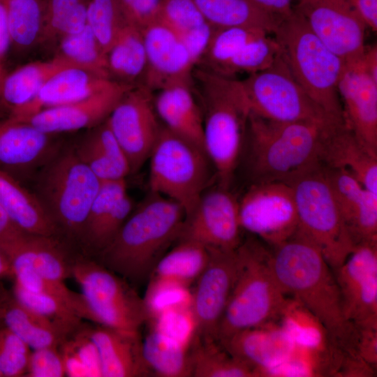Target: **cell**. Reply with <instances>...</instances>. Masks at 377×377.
<instances>
[{
  "mask_svg": "<svg viewBox=\"0 0 377 377\" xmlns=\"http://www.w3.org/2000/svg\"><path fill=\"white\" fill-rule=\"evenodd\" d=\"M271 265L283 292L316 317L326 332L327 342L349 348L353 324L344 316L334 272L318 246L297 228L272 246Z\"/></svg>",
  "mask_w": 377,
  "mask_h": 377,
  "instance_id": "6da1fadb",
  "label": "cell"
},
{
  "mask_svg": "<svg viewBox=\"0 0 377 377\" xmlns=\"http://www.w3.org/2000/svg\"><path fill=\"white\" fill-rule=\"evenodd\" d=\"M185 216L178 203L149 192L99 252V263L134 287L147 282L159 260L178 241Z\"/></svg>",
  "mask_w": 377,
  "mask_h": 377,
  "instance_id": "7a4b0ae2",
  "label": "cell"
},
{
  "mask_svg": "<svg viewBox=\"0 0 377 377\" xmlns=\"http://www.w3.org/2000/svg\"><path fill=\"white\" fill-rule=\"evenodd\" d=\"M191 82L203 119V145L218 185L230 188L251 110L241 80L195 66Z\"/></svg>",
  "mask_w": 377,
  "mask_h": 377,
  "instance_id": "3957f363",
  "label": "cell"
},
{
  "mask_svg": "<svg viewBox=\"0 0 377 377\" xmlns=\"http://www.w3.org/2000/svg\"><path fill=\"white\" fill-rule=\"evenodd\" d=\"M330 124L276 121L251 112L242 148L251 184L288 182L319 163L322 136Z\"/></svg>",
  "mask_w": 377,
  "mask_h": 377,
  "instance_id": "277c9868",
  "label": "cell"
},
{
  "mask_svg": "<svg viewBox=\"0 0 377 377\" xmlns=\"http://www.w3.org/2000/svg\"><path fill=\"white\" fill-rule=\"evenodd\" d=\"M239 267L221 318L218 341L242 330L279 321L289 297L280 287L271 265V250L257 237L238 247Z\"/></svg>",
  "mask_w": 377,
  "mask_h": 377,
  "instance_id": "5b68a950",
  "label": "cell"
},
{
  "mask_svg": "<svg viewBox=\"0 0 377 377\" xmlns=\"http://www.w3.org/2000/svg\"><path fill=\"white\" fill-rule=\"evenodd\" d=\"M293 76L333 121L345 123L338 92L346 62L331 51L293 8L274 32Z\"/></svg>",
  "mask_w": 377,
  "mask_h": 377,
  "instance_id": "8992f818",
  "label": "cell"
},
{
  "mask_svg": "<svg viewBox=\"0 0 377 377\" xmlns=\"http://www.w3.org/2000/svg\"><path fill=\"white\" fill-rule=\"evenodd\" d=\"M101 182L73 147L57 151L42 167L35 195L59 230L82 240Z\"/></svg>",
  "mask_w": 377,
  "mask_h": 377,
  "instance_id": "52a82bcc",
  "label": "cell"
},
{
  "mask_svg": "<svg viewBox=\"0 0 377 377\" xmlns=\"http://www.w3.org/2000/svg\"><path fill=\"white\" fill-rule=\"evenodd\" d=\"M71 274L82 290L77 309L81 319L124 332L140 333L148 316L143 298L133 285L90 260L73 262Z\"/></svg>",
  "mask_w": 377,
  "mask_h": 377,
  "instance_id": "ba28073f",
  "label": "cell"
},
{
  "mask_svg": "<svg viewBox=\"0 0 377 377\" xmlns=\"http://www.w3.org/2000/svg\"><path fill=\"white\" fill-rule=\"evenodd\" d=\"M288 183L292 188L298 228L320 249L334 271L355 246L320 163L299 173Z\"/></svg>",
  "mask_w": 377,
  "mask_h": 377,
  "instance_id": "9c48e42d",
  "label": "cell"
},
{
  "mask_svg": "<svg viewBox=\"0 0 377 377\" xmlns=\"http://www.w3.org/2000/svg\"><path fill=\"white\" fill-rule=\"evenodd\" d=\"M148 160L150 192L171 199L189 214L212 178L214 167L205 151L162 124Z\"/></svg>",
  "mask_w": 377,
  "mask_h": 377,
  "instance_id": "30bf717a",
  "label": "cell"
},
{
  "mask_svg": "<svg viewBox=\"0 0 377 377\" xmlns=\"http://www.w3.org/2000/svg\"><path fill=\"white\" fill-rule=\"evenodd\" d=\"M241 82L254 114L282 122L340 124L330 118L297 83L281 53L269 67Z\"/></svg>",
  "mask_w": 377,
  "mask_h": 377,
  "instance_id": "8fae6325",
  "label": "cell"
},
{
  "mask_svg": "<svg viewBox=\"0 0 377 377\" xmlns=\"http://www.w3.org/2000/svg\"><path fill=\"white\" fill-rule=\"evenodd\" d=\"M239 216L242 230L272 246L298 228L293 192L283 182L251 184L239 200Z\"/></svg>",
  "mask_w": 377,
  "mask_h": 377,
  "instance_id": "7c38bea8",
  "label": "cell"
},
{
  "mask_svg": "<svg viewBox=\"0 0 377 377\" xmlns=\"http://www.w3.org/2000/svg\"><path fill=\"white\" fill-rule=\"evenodd\" d=\"M293 8L346 64L361 59L367 26L353 0H296Z\"/></svg>",
  "mask_w": 377,
  "mask_h": 377,
  "instance_id": "4fadbf2b",
  "label": "cell"
},
{
  "mask_svg": "<svg viewBox=\"0 0 377 377\" xmlns=\"http://www.w3.org/2000/svg\"><path fill=\"white\" fill-rule=\"evenodd\" d=\"M128 160L131 172L148 160L162 124L157 115L154 91L138 85L121 98L106 119Z\"/></svg>",
  "mask_w": 377,
  "mask_h": 377,
  "instance_id": "5bb4252c",
  "label": "cell"
},
{
  "mask_svg": "<svg viewBox=\"0 0 377 377\" xmlns=\"http://www.w3.org/2000/svg\"><path fill=\"white\" fill-rule=\"evenodd\" d=\"M208 263L191 289L198 337L218 341L219 325L227 306L239 267L238 248L207 247Z\"/></svg>",
  "mask_w": 377,
  "mask_h": 377,
  "instance_id": "9a60e30c",
  "label": "cell"
},
{
  "mask_svg": "<svg viewBox=\"0 0 377 377\" xmlns=\"http://www.w3.org/2000/svg\"><path fill=\"white\" fill-rule=\"evenodd\" d=\"M242 230L239 200L230 188L218 185L206 190L193 209L185 216L178 241L189 240L209 248L233 250L242 242Z\"/></svg>",
  "mask_w": 377,
  "mask_h": 377,
  "instance_id": "2e32d148",
  "label": "cell"
},
{
  "mask_svg": "<svg viewBox=\"0 0 377 377\" xmlns=\"http://www.w3.org/2000/svg\"><path fill=\"white\" fill-rule=\"evenodd\" d=\"M333 272L346 320L377 325V242L356 245Z\"/></svg>",
  "mask_w": 377,
  "mask_h": 377,
  "instance_id": "e0dca14e",
  "label": "cell"
},
{
  "mask_svg": "<svg viewBox=\"0 0 377 377\" xmlns=\"http://www.w3.org/2000/svg\"><path fill=\"white\" fill-rule=\"evenodd\" d=\"M133 87L111 80L85 98L42 110L18 121L51 135L94 128L108 119L121 98Z\"/></svg>",
  "mask_w": 377,
  "mask_h": 377,
  "instance_id": "ac0fdd59",
  "label": "cell"
},
{
  "mask_svg": "<svg viewBox=\"0 0 377 377\" xmlns=\"http://www.w3.org/2000/svg\"><path fill=\"white\" fill-rule=\"evenodd\" d=\"M338 92L345 124L377 156V82L364 71L360 59L346 64Z\"/></svg>",
  "mask_w": 377,
  "mask_h": 377,
  "instance_id": "d6986e66",
  "label": "cell"
},
{
  "mask_svg": "<svg viewBox=\"0 0 377 377\" xmlns=\"http://www.w3.org/2000/svg\"><path fill=\"white\" fill-rule=\"evenodd\" d=\"M147 65L141 85L156 91L179 80L191 77L195 62L182 40L158 20L142 29Z\"/></svg>",
  "mask_w": 377,
  "mask_h": 377,
  "instance_id": "ffe728a7",
  "label": "cell"
},
{
  "mask_svg": "<svg viewBox=\"0 0 377 377\" xmlns=\"http://www.w3.org/2000/svg\"><path fill=\"white\" fill-rule=\"evenodd\" d=\"M233 357L260 377L262 371L288 360L297 346L279 321L239 331L218 341Z\"/></svg>",
  "mask_w": 377,
  "mask_h": 377,
  "instance_id": "44dd1931",
  "label": "cell"
},
{
  "mask_svg": "<svg viewBox=\"0 0 377 377\" xmlns=\"http://www.w3.org/2000/svg\"><path fill=\"white\" fill-rule=\"evenodd\" d=\"M324 168L355 246L377 242V193L344 169Z\"/></svg>",
  "mask_w": 377,
  "mask_h": 377,
  "instance_id": "7402d4cb",
  "label": "cell"
},
{
  "mask_svg": "<svg viewBox=\"0 0 377 377\" xmlns=\"http://www.w3.org/2000/svg\"><path fill=\"white\" fill-rule=\"evenodd\" d=\"M319 161L325 168L347 170L364 188L377 193V156L366 149L345 123L325 129Z\"/></svg>",
  "mask_w": 377,
  "mask_h": 377,
  "instance_id": "603a6c76",
  "label": "cell"
},
{
  "mask_svg": "<svg viewBox=\"0 0 377 377\" xmlns=\"http://www.w3.org/2000/svg\"><path fill=\"white\" fill-rule=\"evenodd\" d=\"M154 102L166 128L204 149L202 114L191 77L174 81L154 91Z\"/></svg>",
  "mask_w": 377,
  "mask_h": 377,
  "instance_id": "cb8c5ba5",
  "label": "cell"
},
{
  "mask_svg": "<svg viewBox=\"0 0 377 377\" xmlns=\"http://www.w3.org/2000/svg\"><path fill=\"white\" fill-rule=\"evenodd\" d=\"M52 136L27 122L0 121V165L25 171L43 167L58 151Z\"/></svg>",
  "mask_w": 377,
  "mask_h": 377,
  "instance_id": "d4e9b609",
  "label": "cell"
},
{
  "mask_svg": "<svg viewBox=\"0 0 377 377\" xmlns=\"http://www.w3.org/2000/svg\"><path fill=\"white\" fill-rule=\"evenodd\" d=\"M86 332L98 350L102 377L152 376L142 356L140 333L98 325Z\"/></svg>",
  "mask_w": 377,
  "mask_h": 377,
  "instance_id": "484cf974",
  "label": "cell"
},
{
  "mask_svg": "<svg viewBox=\"0 0 377 377\" xmlns=\"http://www.w3.org/2000/svg\"><path fill=\"white\" fill-rule=\"evenodd\" d=\"M111 80L80 68H64L51 77L29 103L10 112L8 118L20 121L42 110L82 100Z\"/></svg>",
  "mask_w": 377,
  "mask_h": 377,
  "instance_id": "4316f807",
  "label": "cell"
},
{
  "mask_svg": "<svg viewBox=\"0 0 377 377\" xmlns=\"http://www.w3.org/2000/svg\"><path fill=\"white\" fill-rule=\"evenodd\" d=\"M3 250L11 260L13 272L26 269L63 282L71 276L72 263L68 261L54 237L24 233Z\"/></svg>",
  "mask_w": 377,
  "mask_h": 377,
  "instance_id": "83f0119b",
  "label": "cell"
},
{
  "mask_svg": "<svg viewBox=\"0 0 377 377\" xmlns=\"http://www.w3.org/2000/svg\"><path fill=\"white\" fill-rule=\"evenodd\" d=\"M0 205L24 232L54 237L59 230L35 194L0 169Z\"/></svg>",
  "mask_w": 377,
  "mask_h": 377,
  "instance_id": "f1b7e54d",
  "label": "cell"
},
{
  "mask_svg": "<svg viewBox=\"0 0 377 377\" xmlns=\"http://www.w3.org/2000/svg\"><path fill=\"white\" fill-rule=\"evenodd\" d=\"M3 325L33 350L59 347L73 332L19 303L8 295L1 305Z\"/></svg>",
  "mask_w": 377,
  "mask_h": 377,
  "instance_id": "f546056e",
  "label": "cell"
},
{
  "mask_svg": "<svg viewBox=\"0 0 377 377\" xmlns=\"http://www.w3.org/2000/svg\"><path fill=\"white\" fill-rule=\"evenodd\" d=\"M158 20L178 36L196 65L216 29L193 0H161Z\"/></svg>",
  "mask_w": 377,
  "mask_h": 377,
  "instance_id": "4dcf8cb0",
  "label": "cell"
},
{
  "mask_svg": "<svg viewBox=\"0 0 377 377\" xmlns=\"http://www.w3.org/2000/svg\"><path fill=\"white\" fill-rule=\"evenodd\" d=\"M68 67L75 66L54 56L7 72L0 87V101L14 112L29 103L51 77Z\"/></svg>",
  "mask_w": 377,
  "mask_h": 377,
  "instance_id": "1f68e13d",
  "label": "cell"
},
{
  "mask_svg": "<svg viewBox=\"0 0 377 377\" xmlns=\"http://www.w3.org/2000/svg\"><path fill=\"white\" fill-rule=\"evenodd\" d=\"M106 59L110 80L131 86L141 85L147 65L142 30L126 25L106 52Z\"/></svg>",
  "mask_w": 377,
  "mask_h": 377,
  "instance_id": "d6a6232c",
  "label": "cell"
},
{
  "mask_svg": "<svg viewBox=\"0 0 377 377\" xmlns=\"http://www.w3.org/2000/svg\"><path fill=\"white\" fill-rule=\"evenodd\" d=\"M214 29L256 27L274 34L279 22L251 0H193Z\"/></svg>",
  "mask_w": 377,
  "mask_h": 377,
  "instance_id": "836d02e7",
  "label": "cell"
},
{
  "mask_svg": "<svg viewBox=\"0 0 377 377\" xmlns=\"http://www.w3.org/2000/svg\"><path fill=\"white\" fill-rule=\"evenodd\" d=\"M209 258L207 246L193 241H178L159 260L149 280H170L191 287L205 268Z\"/></svg>",
  "mask_w": 377,
  "mask_h": 377,
  "instance_id": "e575fe53",
  "label": "cell"
},
{
  "mask_svg": "<svg viewBox=\"0 0 377 377\" xmlns=\"http://www.w3.org/2000/svg\"><path fill=\"white\" fill-rule=\"evenodd\" d=\"M189 347L151 330L142 340V353L152 376L191 377Z\"/></svg>",
  "mask_w": 377,
  "mask_h": 377,
  "instance_id": "d590c367",
  "label": "cell"
},
{
  "mask_svg": "<svg viewBox=\"0 0 377 377\" xmlns=\"http://www.w3.org/2000/svg\"><path fill=\"white\" fill-rule=\"evenodd\" d=\"M189 350L193 377H256L251 367L230 355L216 340L195 334Z\"/></svg>",
  "mask_w": 377,
  "mask_h": 377,
  "instance_id": "8d00e7d4",
  "label": "cell"
},
{
  "mask_svg": "<svg viewBox=\"0 0 377 377\" xmlns=\"http://www.w3.org/2000/svg\"><path fill=\"white\" fill-rule=\"evenodd\" d=\"M265 34L269 33L256 27L216 29L195 66L223 75L228 63L245 45Z\"/></svg>",
  "mask_w": 377,
  "mask_h": 377,
  "instance_id": "74e56055",
  "label": "cell"
},
{
  "mask_svg": "<svg viewBox=\"0 0 377 377\" xmlns=\"http://www.w3.org/2000/svg\"><path fill=\"white\" fill-rule=\"evenodd\" d=\"M87 24V0H44L39 42L60 40Z\"/></svg>",
  "mask_w": 377,
  "mask_h": 377,
  "instance_id": "f35d334b",
  "label": "cell"
},
{
  "mask_svg": "<svg viewBox=\"0 0 377 377\" xmlns=\"http://www.w3.org/2000/svg\"><path fill=\"white\" fill-rule=\"evenodd\" d=\"M55 56L75 67L110 79L106 54L88 24L81 31L62 38Z\"/></svg>",
  "mask_w": 377,
  "mask_h": 377,
  "instance_id": "ab89813d",
  "label": "cell"
},
{
  "mask_svg": "<svg viewBox=\"0 0 377 377\" xmlns=\"http://www.w3.org/2000/svg\"><path fill=\"white\" fill-rule=\"evenodd\" d=\"M12 45L25 50L39 42L44 0H3Z\"/></svg>",
  "mask_w": 377,
  "mask_h": 377,
  "instance_id": "60d3db41",
  "label": "cell"
},
{
  "mask_svg": "<svg viewBox=\"0 0 377 377\" xmlns=\"http://www.w3.org/2000/svg\"><path fill=\"white\" fill-rule=\"evenodd\" d=\"M279 322L299 348L319 350L327 341L326 332L316 317L290 297Z\"/></svg>",
  "mask_w": 377,
  "mask_h": 377,
  "instance_id": "b9f144b4",
  "label": "cell"
},
{
  "mask_svg": "<svg viewBox=\"0 0 377 377\" xmlns=\"http://www.w3.org/2000/svg\"><path fill=\"white\" fill-rule=\"evenodd\" d=\"M13 296L22 305L74 332L81 318L65 300L46 293L28 290L14 282Z\"/></svg>",
  "mask_w": 377,
  "mask_h": 377,
  "instance_id": "7bdbcfd3",
  "label": "cell"
},
{
  "mask_svg": "<svg viewBox=\"0 0 377 377\" xmlns=\"http://www.w3.org/2000/svg\"><path fill=\"white\" fill-rule=\"evenodd\" d=\"M87 22L105 54L129 24L118 0H87Z\"/></svg>",
  "mask_w": 377,
  "mask_h": 377,
  "instance_id": "ee69618b",
  "label": "cell"
},
{
  "mask_svg": "<svg viewBox=\"0 0 377 377\" xmlns=\"http://www.w3.org/2000/svg\"><path fill=\"white\" fill-rule=\"evenodd\" d=\"M270 34L262 35L245 45L231 59L222 75L235 77L239 73L253 74L269 67L281 53Z\"/></svg>",
  "mask_w": 377,
  "mask_h": 377,
  "instance_id": "f6af8a7d",
  "label": "cell"
},
{
  "mask_svg": "<svg viewBox=\"0 0 377 377\" xmlns=\"http://www.w3.org/2000/svg\"><path fill=\"white\" fill-rule=\"evenodd\" d=\"M60 346L66 376L102 377L98 350L86 331L68 337Z\"/></svg>",
  "mask_w": 377,
  "mask_h": 377,
  "instance_id": "bcb514c9",
  "label": "cell"
},
{
  "mask_svg": "<svg viewBox=\"0 0 377 377\" xmlns=\"http://www.w3.org/2000/svg\"><path fill=\"white\" fill-rule=\"evenodd\" d=\"M143 301L148 322L168 310L191 307V288L174 281L149 279Z\"/></svg>",
  "mask_w": 377,
  "mask_h": 377,
  "instance_id": "7dc6e473",
  "label": "cell"
},
{
  "mask_svg": "<svg viewBox=\"0 0 377 377\" xmlns=\"http://www.w3.org/2000/svg\"><path fill=\"white\" fill-rule=\"evenodd\" d=\"M126 193L125 179L101 182L89 209L82 241L89 245L104 220Z\"/></svg>",
  "mask_w": 377,
  "mask_h": 377,
  "instance_id": "c3c4849f",
  "label": "cell"
},
{
  "mask_svg": "<svg viewBox=\"0 0 377 377\" xmlns=\"http://www.w3.org/2000/svg\"><path fill=\"white\" fill-rule=\"evenodd\" d=\"M150 322L151 330L186 346H190L196 332V323L191 307L168 310Z\"/></svg>",
  "mask_w": 377,
  "mask_h": 377,
  "instance_id": "681fc988",
  "label": "cell"
},
{
  "mask_svg": "<svg viewBox=\"0 0 377 377\" xmlns=\"http://www.w3.org/2000/svg\"><path fill=\"white\" fill-rule=\"evenodd\" d=\"M31 352L20 337L0 325V370L3 377L25 376Z\"/></svg>",
  "mask_w": 377,
  "mask_h": 377,
  "instance_id": "f907efd6",
  "label": "cell"
},
{
  "mask_svg": "<svg viewBox=\"0 0 377 377\" xmlns=\"http://www.w3.org/2000/svg\"><path fill=\"white\" fill-rule=\"evenodd\" d=\"M74 148L79 157L101 182L126 179L128 175L108 156L88 136Z\"/></svg>",
  "mask_w": 377,
  "mask_h": 377,
  "instance_id": "816d5d0a",
  "label": "cell"
},
{
  "mask_svg": "<svg viewBox=\"0 0 377 377\" xmlns=\"http://www.w3.org/2000/svg\"><path fill=\"white\" fill-rule=\"evenodd\" d=\"M64 363L59 347H46L31 352L25 376L62 377Z\"/></svg>",
  "mask_w": 377,
  "mask_h": 377,
  "instance_id": "f5cc1de1",
  "label": "cell"
},
{
  "mask_svg": "<svg viewBox=\"0 0 377 377\" xmlns=\"http://www.w3.org/2000/svg\"><path fill=\"white\" fill-rule=\"evenodd\" d=\"M353 324L350 349L376 370L377 325Z\"/></svg>",
  "mask_w": 377,
  "mask_h": 377,
  "instance_id": "db71d44e",
  "label": "cell"
},
{
  "mask_svg": "<svg viewBox=\"0 0 377 377\" xmlns=\"http://www.w3.org/2000/svg\"><path fill=\"white\" fill-rule=\"evenodd\" d=\"M127 22L140 29L158 20L161 0H118Z\"/></svg>",
  "mask_w": 377,
  "mask_h": 377,
  "instance_id": "11a10c76",
  "label": "cell"
},
{
  "mask_svg": "<svg viewBox=\"0 0 377 377\" xmlns=\"http://www.w3.org/2000/svg\"><path fill=\"white\" fill-rule=\"evenodd\" d=\"M313 367L302 358L297 357L295 353L288 360L262 371L260 377L265 376H313Z\"/></svg>",
  "mask_w": 377,
  "mask_h": 377,
  "instance_id": "9f6ffc18",
  "label": "cell"
},
{
  "mask_svg": "<svg viewBox=\"0 0 377 377\" xmlns=\"http://www.w3.org/2000/svg\"><path fill=\"white\" fill-rule=\"evenodd\" d=\"M259 9L274 18L279 23L293 11L296 0H251Z\"/></svg>",
  "mask_w": 377,
  "mask_h": 377,
  "instance_id": "6f0895ef",
  "label": "cell"
},
{
  "mask_svg": "<svg viewBox=\"0 0 377 377\" xmlns=\"http://www.w3.org/2000/svg\"><path fill=\"white\" fill-rule=\"evenodd\" d=\"M10 45L11 36L6 12L3 0H0V87L7 73L6 61Z\"/></svg>",
  "mask_w": 377,
  "mask_h": 377,
  "instance_id": "680465c9",
  "label": "cell"
},
{
  "mask_svg": "<svg viewBox=\"0 0 377 377\" xmlns=\"http://www.w3.org/2000/svg\"><path fill=\"white\" fill-rule=\"evenodd\" d=\"M24 233L0 205V246L6 249Z\"/></svg>",
  "mask_w": 377,
  "mask_h": 377,
  "instance_id": "91938a15",
  "label": "cell"
},
{
  "mask_svg": "<svg viewBox=\"0 0 377 377\" xmlns=\"http://www.w3.org/2000/svg\"><path fill=\"white\" fill-rule=\"evenodd\" d=\"M367 27L377 31V0H353Z\"/></svg>",
  "mask_w": 377,
  "mask_h": 377,
  "instance_id": "94428289",
  "label": "cell"
},
{
  "mask_svg": "<svg viewBox=\"0 0 377 377\" xmlns=\"http://www.w3.org/2000/svg\"><path fill=\"white\" fill-rule=\"evenodd\" d=\"M360 62L364 71L377 82V47L376 44L366 47L360 59Z\"/></svg>",
  "mask_w": 377,
  "mask_h": 377,
  "instance_id": "6125c7cd",
  "label": "cell"
},
{
  "mask_svg": "<svg viewBox=\"0 0 377 377\" xmlns=\"http://www.w3.org/2000/svg\"><path fill=\"white\" fill-rule=\"evenodd\" d=\"M4 277L13 278V269L10 258L0 246V279Z\"/></svg>",
  "mask_w": 377,
  "mask_h": 377,
  "instance_id": "be15d7a7",
  "label": "cell"
},
{
  "mask_svg": "<svg viewBox=\"0 0 377 377\" xmlns=\"http://www.w3.org/2000/svg\"><path fill=\"white\" fill-rule=\"evenodd\" d=\"M9 293L4 288L3 285L0 283V303L7 297Z\"/></svg>",
  "mask_w": 377,
  "mask_h": 377,
  "instance_id": "e7e4bbea",
  "label": "cell"
},
{
  "mask_svg": "<svg viewBox=\"0 0 377 377\" xmlns=\"http://www.w3.org/2000/svg\"><path fill=\"white\" fill-rule=\"evenodd\" d=\"M4 300H5V299H4ZM3 301L0 303V324H3V323H2V321H1V303L3 302Z\"/></svg>",
  "mask_w": 377,
  "mask_h": 377,
  "instance_id": "03108f58",
  "label": "cell"
},
{
  "mask_svg": "<svg viewBox=\"0 0 377 377\" xmlns=\"http://www.w3.org/2000/svg\"><path fill=\"white\" fill-rule=\"evenodd\" d=\"M0 377H3V374H2L1 371V370H0Z\"/></svg>",
  "mask_w": 377,
  "mask_h": 377,
  "instance_id": "003e7915",
  "label": "cell"
}]
</instances>
